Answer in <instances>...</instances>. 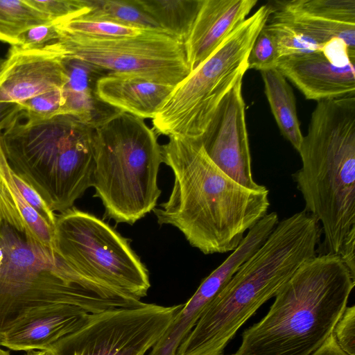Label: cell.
<instances>
[{
  "label": "cell",
  "mask_w": 355,
  "mask_h": 355,
  "mask_svg": "<svg viewBox=\"0 0 355 355\" xmlns=\"http://www.w3.org/2000/svg\"><path fill=\"white\" fill-rule=\"evenodd\" d=\"M11 168V167H10ZM11 176L20 193L26 202L48 223L54 227L56 214L46 204L36 191L11 168Z\"/></svg>",
  "instance_id": "cell-32"
},
{
  "label": "cell",
  "mask_w": 355,
  "mask_h": 355,
  "mask_svg": "<svg viewBox=\"0 0 355 355\" xmlns=\"http://www.w3.org/2000/svg\"><path fill=\"white\" fill-rule=\"evenodd\" d=\"M298 153L292 176L324 235L316 253L338 256L355 275V96L318 101Z\"/></svg>",
  "instance_id": "cell-3"
},
{
  "label": "cell",
  "mask_w": 355,
  "mask_h": 355,
  "mask_svg": "<svg viewBox=\"0 0 355 355\" xmlns=\"http://www.w3.org/2000/svg\"><path fill=\"white\" fill-rule=\"evenodd\" d=\"M60 33L59 42L46 51L80 60L107 73L135 75L175 87L191 71L184 43L164 32L145 30L137 36L114 38Z\"/></svg>",
  "instance_id": "cell-10"
},
{
  "label": "cell",
  "mask_w": 355,
  "mask_h": 355,
  "mask_svg": "<svg viewBox=\"0 0 355 355\" xmlns=\"http://www.w3.org/2000/svg\"><path fill=\"white\" fill-rule=\"evenodd\" d=\"M7 64L6 58H0V78L3 73Z\"/></svg>",
  "instance_id": "cell-36"
},
{
  "label": "cell",
  "mask_w": 355,
  "mask_h": 355,
  "mask_svg": "<svg viewBox=\"0 0 355 355\" xmlns=\"http://www.w3.org/2000/svg\"><path fill=\"white\" fill-rule=\"evenodd\" d=\"M266 26L275 38L280 58L317 51L325 45L318 44L283 21L272 19Z\"/></svg>",
  "instance_id": "cell-26"
},
{
  "label": "cell",
  "mask_w": 355,
  "mask_h": 355,
  "mask_svg": "<svg viewBox=\"0 0 355 355\" xmlns=\"http://www.w3.org/2000/svg\"><path fill=\"white\" fill-rule=\"evenodd\" d=\"M257 0H202L188 37L186 58L193 71L249 15Z\"/></svg>",
  "instance_id": "cell-17"
},
{
  "label": "cell",
  "mask_w": 355,
  "mask_h": 355,
  "mask_svg": "<svg viewBox=\"0 0 355 355\" xmlns=\"http://www.w3.org/2000/svg\"><path fill=\"white\" fill-rule=\"evenodd\" d=\"M310 355H349L338 344L332 333L325 341Z\"/></svg>",
  "instance_id": "cell-34"
},
{
  "label": "cell",
  "mask_w": 355,
  "mask_h": 355,
  "mask_svg": "<svg viewBox=\"0 0 355 355\" xmlns=\"http://www.w3.org/2000/svg\"><path fill=\"white\" fill-rule=\"evenodd\" d=\"M67 75L63 87L64 98L61 114L78 118L87 125L96 128L119 111L97 96V80L105 71L80 60L62 56Z\"/></svg>",
  "instance_id": "cell-20"
},
{
  "label": "cell",
  "mask_w": 355,
  "mask_h": 355,
  "mask_svg": "<svg viewBox=\"0 0 355 355\" xmlns=\"http://www.w3.org/2000/svg\"><path fill=\"white\" fill-rule=\"evenodd\" d=\"M94 128L71 115L40 119L21 110L0 141L12 171L60 214L92 187Z\"/></svg>",
  "instance_id": "cell-6"
},
{
  "label": "cell",
  "mask_w": 355,
  "mask_h": 355,
  "mask_svg": "<svg viewBox=\"0 0 355 355\" xmlns=\"http://www.w3.org/2000/svg\"><path fill=\"white\" fill-rule=\"evenodd\" d=\"M85 1L90 10L79 17L81 19L107 21L143 30L166 33L148 15L139 8L133 0Z\"/></svg>",
  "instance_id": "cell-23"
},
{
  "label": "cell",
  "mask_w": 355,
  "mask_h": 355,
  "mask_svg": "<svg viewBox=\"0 0 355 355\" xmlns=\"http://www.w3.org/2000/svg\"><path fill=\"white\" fill-rule=\"evenodd\" d=\"M53 23L26 0H0V41L14 46L24 31Z\"/></svg>",
  "instance_id": "cell-24"
},
{
  "label": "cell",
  "mask_w": 355,
  "mask_h": 355,
  "mask_svg": "<svg viewBox=\"0 0 355 355\" xmlns=\"http://www.w3.org/2000/svg\"><path fill=\"white\" fill-rule=\"evenodd\" d=\"M333 334L338 345L349 355H355V305L347 306Z\"/></svg>",
  "instance_id": "cell-31"
},
{
  "label": "cell",
  "mask_w": 355,
  "mask_h": 355,
  "mask_svg": "<svg viewBox=\"0 0 355 355\" xmlns=\"http://www.w3.org/2000/svg\"><path fill=\"white\" fill-rule=\"evenodd\" d=\"M271 12L268 6L259 8L174 87L153 119L157 133L202 137L223 98L248 70L249 53Z\"/></svg>",
  "instance_id": "cell-8"
},
{
  "label": "cell",
  "mask_w": 355,
  "mask_h": 355,
  "mask_svg": "<svg viewBox=\"0 0 355 355\" xmlns=\"http://www.w3.org/2000/svg\"><path fill=\"white\" fill-rule=\"evenodd\" d=\"M0 78V101L20 103L51 90L62 89L67 75L62 55L22 51L11 46Z\"/></svg>",
  "instance_id": "cell-14"
},
{
  "label": "cell",
  "mask_w": 355,
  "mask_h": 355,
  "mask_svg": "<svg viewBox=\"0 0 355 355\" xmlns=\"http://www.w3.org/2000/svg\"><path fill=\"white\" fill-rule=\"evenodd\" d=\"M260 72L265 94L278 128L284 137L298 152L303 135L297 118L293 89L277 68Z\"/></svg>",
  "instance_id": "cell-21"
},
{
  "label": "cell",
  "mask_w": 355,
  "mask_h": 355,
  "mask_svg": "<svg viewBox=\"0 0 355 355\" xmlns=\"http://www.w3.org/2000/svg\"><path fill=\"white\" fill-rule=\"evenodd\" d=\"M92 187L105 216L133 225L156 207L162 163L155 130L143 119L121 110L94 128Z\"/></svg>",
  "instance_id": "cell-7"
},
{
  "label": "cell",
  "mask_w": 355,
  "mask_h": 355,
  "mask_svg": "<svg viewBox=\"0 0 355 355\" xmlns=\"http://www.w3.org/2000/svg\"><path fill=\"white\" fill-rule=\"evenodd\" d=\"M26 1L46 15L55 24L81 17L90 10L85 0H26Z\"/></svg>",
  "instance_id": "cell-28"
},
{
  "label": "cell",
  "mask_w": 355,
  "mask_h": 355,
  "mask_svg": "<svg viewBox=\"0 0 355 355\" xmlns=\"http://www.w3.org/2000/svg\"><path fill=\"white\" fill-rule=\"evenodd\" d=\"M272 19L285 22L320 45L343 40L355 50V20L337 0L277 1Z\"/></svg>",
  "instance_id": "cell-15"
},
{
  "label": "cell",
  "mask_w": 355,
  "mask_h": 355,
  "mask_svg": "<svg viewBox=\"0 0 355 355\" xmlns=\"http://www.w3.org/2000/svg\"><path fill=\"white\" fill-rule=\"evenodd\" d=\"M242 85L240 78L227 92L199 139L221 171L243 187L261 191L267 188L252 178Z\"/></svg>",
  "instance_id": "cell-12"
},
{
  "label": "cell",
  "mask_w": 355,
  "mask_h": 355,
  "mask_svg": "<svg viewBox=\"0 0 355 355\" xmlns=\"http://www.w3.org/2000/svg\"><path fill=\"white\" fill-rule=\"evenodd\" d=\"M54 245L89 279L139 300L146 296L148 271L130 241L94 215L74 207L56 214Z\"/></svg>",
  "instance_id": "cell-9"
},
{
  "label": "cell",
  "mask_w": 355,
  "mask_h": 355,
  "mask_svg": "<svg viewBox=\"0 0 355 355\" xmlns=\"http://www.w3.org/2000/svg\"><path fill=\"white\" fill-rule=\"evenodd\" d=\"M62 89L51 90L19 104L24 114L37 118L46 119L61 114L64 103Z\"/></svg>",
  "instance_id": "cell-30"
},
{
  "label": "cell",
  "mask_w": 355,
  "mask_h": 355,
  "mask_svg": "<svg viewBox=\"0 0 355 355\" xmlns=\"http://www.w3.org/2000/svg\"><path fill=\"white\" fill-rule=\"evenodd\" d=\"M60 33L55 23L31 27L22 32L14 45L22 51H43L58 43Z\"/></svg>",
  "instance_id": "cell-29"
},
{
  "label": "cell",
  "mask_w": 355,
  "mask_h": 355,
  "mask_svg": "<svg viewBox=\"0 0 355 355\" xmlns=\"http://www.w3.org/2000/svg\"><path fill=\"white\" fill-rule=\"evenodd\" d=\"M279 58L275 38L266 24L250 49L248 57V69L262 71L277 68Z\"/></svg>",
  "instance_id": "cell-27"
},
{
  "label": "cell",
  "mask_w": 355,
  "mask_h": 355,
  "mask_svg": "<svg viewBox=\"0 0 355 355\" xmlns=\"http://www.w3.org/2000/svg\"><path fill=\"white\" fill-rule=\"evenodd\" d=\"M231 355H234V354H231Z\"/></svg>",
  "instance_id": "cell-38"
},
{
  "label": "cell",
  "mask_w": 355,
  "mask_h": 355,
  "mask_svg": "<svg viewBox=\"0 0 355 355\" xmlns=\"http://www.w3.org/2000/svg\"><path fill=\"white\" fill-rule=\"evenodd\" d=\"M174 87L135 75L105 73L97 80L96 91L106 104L143 119H153Z\"/></svg>",
  "instance_id": "cell-19"
},
{
  "label": "cell",
  "mask_w": 355,
  "mask_h": 355,
  "mask_svg": "<svg viewBox=\"0 0 355 355\" xmlns=\"http://www.w3.org/2000/svg\"><path fill=\"white\" fill-rule=\"evenodd\" d=\"M321 234L318 220L304 210L279 221L211 303L177 355H223L241 326L317 254Z\"/></svg>",
  "instance_id": "cell-4"
},
{
  "label": "cell",
  "mask_w": 355,
  "mask_h": 355,
  "mask_svg": "<svg viewBox=\"0 0 355 355\" xmlns=\"http://www.w3.org/2000/svg\"><path fill=\"white\" fill-rule=\"evenodd\" d=\"M26 202L0 166V339L40 308L57 304L89 313L123 307L126 295L84 276L44 245L24 219Z\"/></svg>",
  "instance_id": "cell-1"
},
{
  "label": "cell",
  "mask_w": 355,
  "mask_h": 355,
  "mask_svg": "<svg viewBox=\"0 0 355 355\" xmlns=\"http://www.w3.org/2000/svg\"><path fill=\"white\" fill-rule=\"evenodd\" d=\"M355 50L334 40L317 51L280 58L277 68L306 99L355 96Z\"/></svg>",
  "instance_id": "cell-13"
},
{
  "label": "cell",
  "mask_w": 355,
  "mask_h": 355,
  "mask_svg": "<svg viewBox=\"0 0 355 355\" xmlns=\"http://www.w3.org/2000/svg\"><path fill=\"white\" fill-rule=\"evenodd\" d=\"M168 35L184 43L202 0H133Z\"/></svg>",
  "instance_id": "cell-22"
},
{
  "label": "cell",
  "mask_w": 355,
  "mask_h": 355,
  "mask_svg": "<svg viewBox=\"0 0 355 355\" xmlns=\"http://www.w3.org/2000/svg\"><path fill=\"white\" fill-rule=\"evenodd\" d=\"M26 355H50L47 351L33 350L26 352Z\"/></svg>",
  "instance_id": "cell-35"
},
{
  "label": "cell",
  "mask_w": 355,
  "mask_h": 355,
  "mask_svg": "<svg viewBox=\"0 0 355 355\" xmlns=\"http://www.w3.org/2000/svg\"><path fill=\"white\" fill-rule=\"evenodd\" d=\"M354 285L340 257L316 254L279 289L268 313L243 331L234 355H310L333 333Z\"/></svg>",
  "instance_id": "cell-5"
},
{
  "label": "cell",
  "mask_w": 355,
  "mask_h": 355,
  "mask_svg": "<svg viewBox=\"0 0 355 355\" xmlns=\"http://www.w3.org/2000/svg\"><path fill=\"white\" fill-rule=\"evenodd\" d=\"M161 149L174 182L167 201L153 209L157 223L176 227L205 254L234 250L268 214V189L236 182L211 160L199 139L170 136Z\"/></svg>",
  "instance_id": "cell-2"
},
{
  "label": "cell",
  "mask_w": 355,
  "mask_h": 355,
  "mask_svg": "<svg viewBox=\"0 0 355 355\" xmlns=\"http://www.w3.org/2000/svg\"></svg>",
  "instance_id": "cell-39"
},
{
  "label": "cell",
  "mask_w": 355,
  "mask_h": 355,
  "mask_svg": "<svg viewBox=\"0 0 355 355\" xmlns=\"http://www.w3.org/2000/svg\"><path fill=\"white\" fill-rule=\"evenodd\" d=\"M89 313L68 304L49 305L24 319L0 339V345L13 351H49L73 331Z\"/></svg>",
  "instance_id": "cell-18"
},
{
  "label": "cell",
  "mask_w": 355,
  "mask_h": 355,
  "mask_svg": "<svg viewBox=\"0 0 355 355\" xmlns=\"http://www.w3.org/2000/svg\"><path fill=\"white\" fill-rule=\"evenodd\" d=\"M249 252L236 248L200 284L195 293L175 315L162 338L148 355H177L179 347L218 294L248 259Z\"/></svg>",
  "instance_id": "cell-16"
},
{
  "label": "cell",
  "mask_w": 355,
  "mask_h": 355,
  "mask_svg": "<svg viewBox=\"0 0 355 355\" xmlns=\"http://www.w3.org/2000/svg\"><path fill=\"white\" fill-rule=\"evenodd\" d=\"M21 110L19 103L0 101V132L10 125Z\"/></svg>",
  "instance_id": "cell-33"
},
{
  "label": "cell",
  "mask_w": 355,
  "mask_h": 355,
  "mask_svg": "<svg viewBox=\"0 0 355 355\" xmlns=\"http://www.w3.org/2000/svg\"><path fill=\"white\" fill-rule=\"evenodd\" d=\"M62 33L92 38H114L140 35L143 29L107 21L86 20L80 17L55 24Z\"/></svg>",
  "instance_id": "cell-25"
},
{
  "label": "cell",
  "mask_w": 355,
  "mask_h": 355,
  "mask_svg": "<svg viewBox=\"0 0 355 355\" xmlns=\"http://www.w3.org/2000/svg\"><path fill=\"white\" fill-rule=\"evenodd\" d=\"M0 355H10V352L8 350L3 349L0 345Z\"/></svg>",
  "instance_id": "cell-37"
},
{
  "label": "cell",
  "mask_w": 355,
  "mask_h": 355,
  "mask_svg": "<svg viewBox=\"0 0 355 355\" xmlns=\"http://www.w3.org/2000/svg\"><path fill=\"white\" fill-rule=\"evenodd\" d=\"M182 306L142 302L89 313L47 352L50 355H144L162 338Z\"/></svg>",
  "instance_id": "cell-11"
}]
</instances>
